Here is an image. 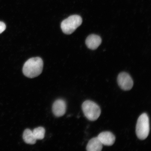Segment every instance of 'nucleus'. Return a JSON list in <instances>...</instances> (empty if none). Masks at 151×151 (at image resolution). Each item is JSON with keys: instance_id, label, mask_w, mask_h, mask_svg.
I'll return each mask as SVG.
<instances>
[{"instance_id": "1", "label": "nucleus", "mask_w": 151, "mask_h": 151, "mask_svg": "<svg viewBox=\"0 0 151 151\" xmlns=\"http://www.w3.org/2000/svg\"><path fill=\"white\" fill-rule=\"evenodd\" d=\"M43 66V60L40 58H32L24 64L22 71L24 75L28 78H35L42 73Z\"/></svg>"}, {"instance_id": "2", "label": "nucleus", "mask_w": 151, "mask_h": 151, "mask_svg": "<svg viewBox=\"0 0 151 151\" xmlns=\"http://www.w3.org/2000/svg\"><path fill=\"white\" fill-rule=\"evenodd\" d=\"M150 131L149 117L146 113H143L138 119L136 127V133L139 139L144 140L148 137Z\"/></svg>"}, {"instance_id": "3", "label": "nucleus", "mask_w": 151, "mask_h": 151, "mask_svg": "<svg viewBox=\"0 0 151 151\" xmlns=\"http://www.w3.org/2000/svg\"><path fill=\"white\" fill-rule=\"evenodd\" d=\"M82 109L85 116L91 121L97 120L101 114V109L99 106L90 100L85 101L83 103Z\"/></svg>"}, {"instance_id": "4", "label": "nucleus", "mask_w": 151, "mask_h": 151, "mask_svg": "<svg viewBox=\"0 0 151 151\" xmlns=\"http://www.w3.org/2000/svg\"><path fill=\"white\" fill-rule=\"evenodd\" d=\"M82 19L80 16L78 15H72L62 22L61 29L66 35H71L82 24Z\"/></svg>"}, {"instance_id": "5", "label": "nucleus", "mask_w": 151, "mask_h": 151, "mask_svg": "<svg viewBox=\"0 0 151 151\" xmlns=\"http://www.w3.org/2000/svg\"><path fill=\"white\" fill-rule=\"evenodd\" d=\"M117 82L120 87L123 90H131L133 86V81L130 75L127 73L122 72L119 74Z\"/></svg>"}, {"instance_id": "6", "label": "nucleus", "mask_w": 151, "mask_h": 151, "mask_svg": "<svg viewBox=\"0 0 151 151\" xmlns=\"http://www.w3.org/2000/svg\"><path fill=\"white\" fill-rule=\"evenodd\" d=\"M67 105L65 101L62 99L56 100L53 104L52 111L54 116L61 117L65 114Z\"/></svg>"}, {"instance_id": "7", "label": "nucleus", "mask_w": 151, "mask_h": 151, "mask_svg": "<svg viewBox=\"0 0 151 151\" xmlns=\"http://www.w3.org/2000/svg\"><path fill=\"white\" fill-rule=\"evenodd\" d=\"M103 145L111 146L114 144L116 137L111 132L106 131L101 132L97 137Z\"/></svg>"}, {"instance_id": "8", "label": "nucleus", "mask_w": 151, "mask_h": 151, "mask_svg": "<svg viewBox=\"0 0 151 151\" xmlns=\"http://www.w3.org/2000/svg\"><path fill=\"white\" fill-rule=\"evenodd\" d=\"M101 43V39L99 36L91 35L87 37L86 41V46L90 50L97 49Z\"/></svg>"}, {"instance_id": "9", "label": "nucleus", "mask_w": 151, "mask_h": 151, "mask_svg": "<svg viewBox=\"0 0 151 151\" xmlns=\"http://www.w3.org/2000/svg\"><path fill=\"white\" fill-rule=\"evenodd\" d=\"M103 144L97 137H93L88 141L86 147L88 151H100L102 150Z\"/></svg>"}, {"instance_id": "10", "label": "nucleus", "mask_w": 151, "mask_h": 151, "mask_svg": "<svg viewBox=\"0 0 151 151\" xmlns=\"http://www.w3.org/2000/svg\"><path fill=\"white\" fill-rule=\"evenodd\" d=\"M24 142L28 144L34 145L36 142L37 139L33 134V131L29 129L24 130L23 134Z\"/></svg>"}, {"instance_id": "11", "label": "nucleus", "mask_w": 151, "mask_h": 151, "mask_svg": "<svg viewBox=\"0 0 151 151\" xmlns=\"http://www.w3.org/2000/svg\"><path fill=\"white\" fill-rule=\"evenodd\" d=\"M33 133L37 140H40L43 139L45 137V129L42 127H38L33 130Z\"/></svg>"}, {"instance_id": "12", "label": "nucleus", "mask_w": 151, "mask_h": 151, "mask_svg": "<svg viewBox=\"0 0 151 151\" xmlns=\"http://www.w3.org/2000/svg\"><path fill=\"white\" fill-rule=\"evenodd\" d=\"M6 28V26L4 23L2 22H0V34L3 33Z\"/></svg>"}]
</instances>
